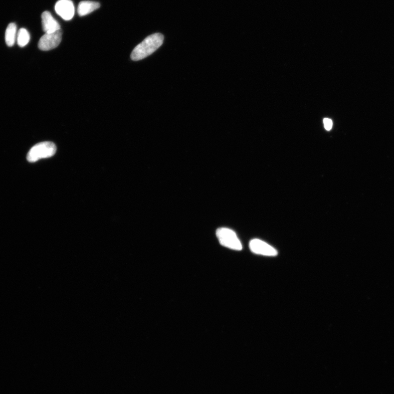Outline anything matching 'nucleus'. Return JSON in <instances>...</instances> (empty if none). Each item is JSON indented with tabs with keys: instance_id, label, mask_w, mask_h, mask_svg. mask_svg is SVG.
<instances>
[{
	"instance_id": "20e7f679",
	"label": "nucleus",
	"mask_w": 394,
	"mask_h": 394,
	"mask_svg": "<svg viewBox=\"0 0 394 394\" xmlns=\"http://www.w3.org/2000/svg\"><path fill=\"white\" fill-rule=\"evenodd\" d=\"M62 31H59L50 34L46 33L41 37L38 46L39 49L47 51H50L57 47L61 44L62 39Z\"/></svg>"
},
{
	"instance_id": "7ed1b4c3",
	"label": "nucleus",
	"mask_w": 394,
	"mask_h": 394,
	"mask_svg": "<svg viewBox=\"0 0 394 394\" xmlns=\"http://www.w3.org/2000/svg\"><path fill=\"white\" fill-rule=\"evenodd\" d=\"M217 236L223 246L235 250L242 249V245L234 231L226 228L219 229Z\"/></svg>"
},
{
	"instance_id": "9b49d317",
	"label": "nucleus",
	"mask_w": 394,
	"mask_h": 394,
	"mask_svg": "<svg viewBox=\"0 0 394 394\" xmlns=\"http://www.w3.org/2000/svg\"><path fill=\"white\" fill-rule=\"evenodd\" d=\"M324 124L326 130L330 131L332 129L333 123L331 119L327 118H325L324 119Z\"/></svg>"
},
{
	"instance_id": "0eeeda50",
	"label": "nucleus",
	"mask_w": 394,
	"mask_h": 394,
	"mask_svg": "<svg viewBox=\"0 0 394 394\" xmlns=\"http://www.w3.org/2000/svg\"><path fill=\"white\" fill-rule=\"evenodd\" d=\"M42 24L45 33L50 34L56 32L61 29L58 22L54 19L49 11H45L42 14Z\"/></svg>"
},
{
	"instance_id": "f03ea898",
	"label": "nucleus",
	"mask_w": 394,
	"mask_h": 394,
	"mask_svg": "<svg viewBox=\"0 0 394 394\" xmlns=\"http://www.w3.org/2000/svg\"><path fill=\"white\" fill-rule=\"evenodd\" d=\"M57 147L52 142L45 141L34 146L28 153L29 162H36L40 159L51 157L55 154Z\"/></svg>"
},
{
	"instance_id": "6e6552de",
	"label": "nucleus",
	"mask_w": 394,
	"mask_h": 394,
	"mask_svg": "<svg viewBox=\"0 0 394 394\" xmlns=\"http://www.w3.org/2000/svg\"><path fill=\"white\" fill-rule=\"evenodd\" d=\"M100 4L97 2L90 1L81 2L77 9L79 15L81 17L85 16L93 13V11L98 9Z\"/></svg>"
},
{
	"instance_id": "9d476101",
	"label": "nucleus",
	"mask_w": 394,
	"mask_h": 394,
	"mask_svg": "<svg viewBox=\"0 0 394 394\" xmlns=\"http://www.w3.org/2000/svg\"><path fill=\"white\" fill-rule=\"evenodd\" d=\"M31 36L25 28H22L18 33L17 43L21 47H25L29 43Z\"/></svg>"
},
{
	"instance_id": "39448f33",
	"label": "nucleus",
	"mask_w": 394,
	"mask_h": 394,
	"mask_svg": "<svg viewBox=\"0 0 394 394\" xmlns=\"http://www.w3.org/2000/svg\"><path fill=\"white\" fill-rule=\"evenodd\" d=\"M251 251L255 254L266 256H276L278 252L275 248L259 239H254L249 244Z\"/></svg>"
},
{
	"instance_id": "1a4fd4ad",
	"label": "nucleus",
	"mask_w": 394,
	"mask_h": 394,
	"mask_svg": "<svg viewBox=\"0 0 394 394\" xmlns=\"http://www.w3.org/2000/svg\"><path fill=\"white\" fill-rule=\"evenodd\" d=\"M17 34V26L15 23H10L6 31V43L9 47H13L15 44Z\"/></svg>"
},
{
	"instance_id": "423d86ee",
	"label": "nucleus",
	"mask_w": 394,
	"mask_h": 394,
	"mask_svg": "<svg viewBox=\"0 0 394 394\" xmlns=\"http://www.w3.org/2000/svg\"><path fill=\"white\" fill-rule=\"evenodd\" d=\"M57 14L65 21H70L75 15V7L71 0H59L55 6Z\"/></svg>"
},
{
	"instance_id": "f257e3e1",
	"label": "nucleus",
	"mask_w": 394,
	"mask_h": 394,
	"mask_svg": "<svg viewBox=\"0 0 394 394\" xmlns=\"http://www.w3.org/2000/svg\"><path fill=\"white\" fill-rule=\"evenodd\" d=\"M164 36L156 33L148 36L141 43L136 46L131 54V59L134 61H139L152 55L162 45Z\"/></svg>"
}]
</instances>
